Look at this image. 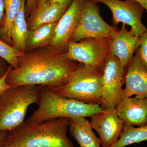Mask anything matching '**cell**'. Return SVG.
Returning <instances> with one entry per match:
<instances>
[{
    "label": "cell",
    "mask_w": 147,
    "mask_h": 147,
    "mask_svg": "<svg viewBox=\"0 0 147 147\" xmlns=\"http://www.w3.org/2000/svg\"><path fill=\"white\" fill-rule=\"evenodd\" d=\"M116 109L125 125L139 127L147 125V96L123 98Z\"/></svg>",
    "instance_id": "12"
},
{
    "label": "cell",
    "mask_w": 147,
    "mask_h": 147,
    "mask_svg": "<svg viewBox=\"0 0 147 147\" xmlns=\"http://www.w3.org/2000/svg\"><path fill=\"white\" fill-rule=\"evenodd\" d=\"M38 107L26 122L40 123L51 119L87 117L103 111L99 105H91L62 96L50 88L40 86Z\"/></svg>",
    "instance_id": "3"
},
{
    "label": "cell",
    "mask_w": 147,
    "mask_h": 147,
    "mask_svg": "<svg viewBox=\"0 0 147 147\" xmlns=\"http://www.w3.org/2000/svg\"><path fill=\"white\" fill-rule=\"evenodd\" d=\"M24 53L0 39V58L9 64L12 68L17 67L18 58Z\"/></svg>",
    "instance_id": "21"
},
{
    "label": "cell",
    "mask_w": 147,
    "mask_h": 147,
    "mask_svg": "<svg viewBox=\"0 0 147 147\" xmlns=\"http://www.w3.org/2000/svg\"><path fill=\"white\" fill-rule=\"evenodd\" d=\"M5 15L3 26L0 28V33L7 40H10L9 32L12 23L21 8V0H4Z\"/></svg>",
    "instance_id": "20"
},
{
    "label": "cell",
    "mask_w": 147,
    "mask_h": 147,
    "mask_svg": "<svg viewBox=\"0 0 147 147\" xmlns=\"http://www.w3.org/2000/svg\"><path fill=\"white\" fill-rule=\"evenodd\" d=\"M9 66L6 67L4 63L2 62L0 60V78L2 77L6 73L8 70Z\"/></svg>",
    "instance_id": "25"
},
{
    "label": "cell",
    "mask_w": 147,
    "mask_h": 147,
    "mask_svg": "<svg viewBox=\"0 0 147 147\" xmlns=\"http://www.w3.org/2000/svg\"><path fill=\"white\" fill-rule=\"evenodd\" d=\"M72 0H50V1L59 3L64 5H70Z\"/></svg>",
    "instance_id": "27"
},
{
    "label": "cell",
    "mask_w": 147,
    "mask_h": 147,
    "mask_svg": "<svg viewBox=\"0 0 147 147\" xmlns=\"http://www.w3.org/2000/svg\"><path fill=\"white\" fill-rule=\"evenodd\" d=\"M69 129L80 147H101L99 138L93 131L90 122L86 118L70 119Z\"/></svg>",
    "instance_id": "16"
},
{
    "label": "cell",
    "mask_w": 147,
    "mask_h": 147,
    "mask_svg": "<svg viewBox=\"0 0 147 147\" xmlns=\"http://www.w3.org/2000/svg\"><path fill=\"white\" fill-rule=\"evenodd\" d=\"M12 68V67L9 65L7 71L2 77L0 78V95L5 90L11 88L10 86H9L8 84H7L6 82V79L7 76L9 71H10V69Z\"/></svg>",
    "instance_id": "24"
},
{
    "label": "cell",
    "mask_w": 147,
    "mask_h": 147,
    "mask_svg": "<svg viewBox=\"0 0 147 147\" xmlns=\"http://www.w3.org/2000/svg\"><path fill=\"white\" fill-rule=\"evenodd\" d=\"M125 69L111 51L105 59L102 76L101 102L103 110L116 108L122 98Z\"/></svg>",
    "instance_id": "8"
},
{
    "label": "cell",
    "mask_w": 147,
    "mask_h": 147,
    "mask_svg": "<svg viewBox=\"0 0 147 147\" xmlns=\"http://www.w3.org/2000/svg\"><path fill=\"white\" fill-rule=\"evenodd\" d=\"M143 6V7L147 11V0H135Z\"/></svg>",
    "instance_id": "29"
},
{
    "label": "cell",
    "mask_w": 147,
    "mask_h": 147,
    "mask_svg": "<svg viewBox=\"0 0 147 147\" xmlns=\"http://www.w3.org/2000/svg\"><path fill=\"white\" fill-rule=\"evenodd\" d=\"M50 1V0H38V2L37 7L46 3Z\"/></svg>",
    "instance_id": "30"
},
{
    "label": "cell",
    "mask_w": 147,
    "mask_h": 147,
    "mask_svg": "<svg viewBox=\"0 0 147 147\" xmlns=\"http://www.w3.org/2000/svg\"><path fill=\"white\" fill-rule=\"evenodd\" d=\"M26 0H21V8L11 27L9 37L12 40L13 46L16 50L25 53L28 26L26 20L25 6Z\"/></svg>",
    "instance_id": "18"
},
{
    "label": "cell",
    "mask_w": 147,
    "mask_h": 147,
    "mask_svg": "<svg viewBox=\"0 0 147 147\" xmlns=\"http://www.w3.org/2000/svg\"><path fill=\"white\" fill-rule=\"evenodd\" d=\"M5 6L4 1L0 0V22L4 18Z\"/></svg>",
    "instance_id": "26"
},
{
    "label": "cell",
    "mask_w": 147,
    "mask_h": 147,
    "mask_svg": "<svg viewBox=\"0 0 147 147\" xmlns=\"http://www.w3.org/2000/svg\"><path fill=\"white\" fill-rule=\"evenodd\" d=\"M124 82L122 98L133 95L147 96V71L137 54L133 56L125 69Z\"/></svg>",
    "instance_id": "14"
},
{
    "label": "cell",
    "mask_w": 147,
    "mask_h": 147,
    "mask_svg": "<svg viewBox=\"0 0 147 147\" xmlns=\"http://www.w3.org/2000/svg\"><path fill=\"white\" fill-rule=\"evenodd\" d=\"M57 23L44 24L35 30L28 31L25 52L51 46Z\"/></svg>",
    "instance_id": "17"
},
{
    "label": "cell",
    "mask_w": 147,
    "mask_h": 147,
    "mask_svg": "<svg viewBox=\"0 0 147 147\" xmlns=\"http://www.w3.org/2000/svg\"><path fill=\"white\" fill-rule=\"evenodd\" d=\"M135 53L147 71V30L140 36L139 45Z\"/></svg>",
    "instance_id": "22"
},
{
    "label": "cell",
    "mask_w": 147,
    "mask_h": 147,
    "mask_svg": "<svg viewBox=\"0 0 147 147\" xmlns=\"http://www.w3.org/2000/svg\"><path fill=\"white\" fill-rule=\"evenodd\" d=\"M38 0H26L25 6V13L26 16H29L32 11L37 7Z\"/></svg>",
    "instance_id": "23"
},
{
    "label": "cell",
    "mask_w": 147,
    "mask_h": 147,
    "mask_svg": "<svg viewBox=\"0 0 147 147\" xmlns=\"http://www.w3.org/2000/svg\"><path fill=\"white\" fill-rule=\"evenodd\" d=\"M84 1L72 0L58 21L51 46L67 52L69 40L79 24Z\"/></svg>",
    "instance_id": "11"
},
{
    "label": "cell",
    "mask_w": 147,
    "mask_h": 147,
    "mask_svg": "<svg viewBox=\"0 0 147 147\" xmlns=\"http://www.w3.org/2000/svg\"><path fill=\"white\" fill-rule=\"evenodd\" d=\"M69 6L49 1L37 7L28 19V30H32L44 24L58 22Z\"/></svg>",
    "instance_id": "15"
},
{
    "label": "cell",
    "mask_w": 147,
    "mask_h": 147,
    "mask_svg": "<svg viewBox=\"0 0 147 147\" xmlns=\"http://www.w3.org/2000/svg\"><path fill=\"white\" fill-rule=\"evenodd\" d=\"M66 52L52 46L19 57L18 66L9 71L6 82L11 87L32 85L53 88L64 84L79 65L66 57Z\"/></svg>",
    "instance_id": "1"
},
{
    "label": "cell",
    "mask_w": 147,
    "mask_h": 147,
    "mask_svg": "<svg viewBox=\"0 0 147 147\" xmlns=\"http://www.w3.org/2000/svg\"><path fill=\"white\" fill-rule=\"evenodd\" d=\"M102 76V71L79 63L64 84L49 88L64 97L87 104L100 105Z\"/></svg>",
    "instance_id": "5"
},
{
    "label": "cell",
    "mask_w": 147,
    "mask_h": 147,
    "mask_svg": "<svg viewBox=\"0 0 147 147\" xmlns=\"http://www.w3.org/2000/svg\"><path fill=\"white\" fill-rule=\"evenodd\" d=\"M118 32L116 27L110 26L103 20L97 3L92 0H84L79 24L69 42H78L91 38L112 40Z\"/></svg>",
    "instance_id": "6"
},
{
    "label": "cell",
    "mask_w": 147,
    "mask_h": 147,
    "mask_svg": "<svg viewBox=\"0 0 147 147\" xmlns=\"http://www.w3.org/2000/svg\"><path fill=\"white\" fill-rule=\"evenodd\" d=\"M92 1L97 3H102L110 9L113 14L114 26L117 27L119 23L130 26L137 37H140L147 30L142 22L145 8L135 0Z\"/></svg>",
    "instance_id": "9"
},
{
    "label": "cell",
    "mask_w": 147,
    "mask_h": 147,
    "mask_svg": "<svg viewBox=\"0 0 147 147\" xmlns=\"http://www.w3.org/2000/svg\"><path fill=\"white\" fill-rule=\"evenodd\" d=\"M70 119H51L40 123L24 121L7 132L5 147H75L67 137Z\"/></svg>",
    "instance_id": "2"
},
{
    "label": "cell",
    "mask_w": 147,
    "mask_h": 147,
    "mask_svg": "<svg viewBox=\"0 0 147 147\" xmlns=\"http://www.w3.org/2000/svg\"><path fill=\"white\" fill-rule=\"evenodd\" d=\"M111 40L86 38L69 42L66 57L84 65L102 71L105 59L110 52Z\"/></svg>",
    "instance_id": "7"
},
{
    "label": "cell",
    "mask_w": 147,
    "mask_h": 147,
    "mask_svg": "<svg viewBox=\"0 0 147 147\" xmlns=\"http://www.w3.org/2000/svg\"><path fill=\"white\" fill-rule=\"evenodd\" d=\"M145 141H147V125L135 127L124 124L117 142L111 147H126Z\"/></svg>",
    "instance_id": "19"
},
{
    "label": "cell",
    "mask_w": 147,
    "mask_h": 147,
    "mask_svg": "<svg viewBox=\"0 0 147 147\" xmlns=\"http://www.w3.org/2000/svg\"><path fill=\"white\" fill-rule=\"evenodd\" d=\"M92 128L97 132L102 147H111L119 138L124 123L116 108L103 110L90 117Z\"/></svg>",
    "instance_id": "10"
},
{
    "label": "cell",
    "mask_w": 147,
    "mask_h": 147,
    "mask_svg": "<svg viewBox=\"0 0 147 147\" xmlns=\"http://www.w3.org/2000/svg\"><path fill=\"white\" fill-rule=\"evenodd\" d=\"M8 131H0V147L3 146L5 139Z\"/></svg>",
    "instance_id": "28"
},
{
    "label": "cell",
    "mask_w": 147,
    "mask_h": 147,
    "mask_svg": "<svg viewBox=\"0 0 147 147\" xmlns=\"http://www.w3.org/2000/svg\"><path fill=\"white\" fill-rule=\"evenodd\" d=\"M139 39L140 37L136 36L132 29L127 30L126 25L123 24L116 36L111 40L110 51L125 69L138 47Z\"/></svg>",
    "instance_id": "13"
},
{
    "label": "cell",
    "mask_w": 147,
    "mask_h": 147,
    "mask_svg": "<svg viewBox=\"0 0 147 147\" xmlns=\"http://www.w3.org/2000/svg\"><path fill=\"white\" fill-rule=\"evenodd\" d=\"M39 86L11 87L0 95V131L13 130L23 123L28 108L38 104Z\"/></svg>",
    "instance_id": "4"
},
{
    "label": "cell",
    "mask_w": 147,
    "mask_h": 147,
    "mask_svg": "<svg viewBox=\"0 0 147 147\" xmlns=\"http://www.w3.org/2000/svg\"><path fill=\"white\" fill-rule=\"evenodd\" d=\"M2 147H5L3 146H2Z\"/></svg>",
    "instance_id": "31"
}]
</instances>
